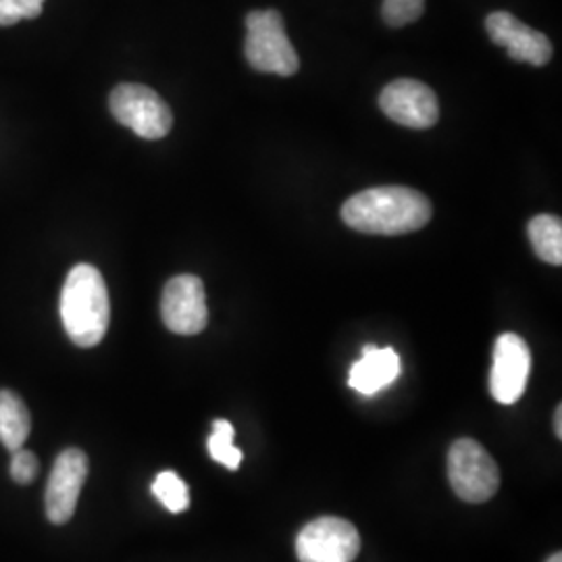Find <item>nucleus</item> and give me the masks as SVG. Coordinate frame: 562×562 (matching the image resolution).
<instances>
[{"label":"nucleus","instance_id":"1","mask_svg":"<svg viewBox=\"0 0 562 562\" xmlns=\"http://www.w3.org/2000/svg\"><path fill=\"white\" fill-rule=\"evenodd\" d=\"M431 202L422 192L385 186L355 194L341 206V220L362 234L402 236L425 227L431 220Z\"/></svg>","mask_w":562,"mask_h":562},{"label":"nucleus","instance_id":"2","mask_svg":"<svg viewBox=\"0 0 562 562\" xmlns=\"http://www.w3.org/2000/svg\"><path fill=\"white\" fill-rule=\"evenodd\" d=\"M60 319L67 336L80 348H92L106 336L111 302L97 267L81 262L69 271L60 294Z\"/></svg>","mask_w":562,"mask_h":562},{"label":"nucleus","instance_id":"3","mask_svg":"<svg viewBox=\"0 0 562 562\" xmlns=\"http://www.w3.org/2000/svg\"><path fill=\"white\" fill-rule=\"evenodd\" d=\"M244 53L252 69L261 74L294 76L301 67L299 55L285 34L280 11H252L246 18Z\"/></svg>","mask_w":562,"mask_h":562},{"label":"nucleus","instance_id":"4","mask_svg":"<svg viewBox=\"0 0 562 562\" xmlns=\"http://www.w3.org/2000/svg\"><path fill=\"white\" fill-rule=\"evenodd\" d=\"M448 480L464 503H487L501 487V469L482 443L462 438L448 450Z\"/></svg>","mask_w":562,"mask_h":562},{"label":"nucleus","instance_id":"5","mask_svg":"<svg viewBox=\"0 0 562 562\" xmlns=\"http://www.w3.org/2000/svg\"><path fill=\"white\" fill-rule=\"evenodd\" d=\"M113 117L144 140H159L171 132L173 115L161 97L142 83H121L109 99Z\"/></svg>","mask_w":562,"mask_h":562},{"label":"nucleus","instance_id":"6","mask_svg":"<svg viewBox=\"0 0 562 562\" xmlns=\"http://www.w3.org/2000/svg\"><path fill=\"white\" fill-rule=\"evenodd\" d=\"M361 552L357 527L340 517H319L302 527L296 538L301 562H352Z\"/></svg>","mask_w":562,"mask_h":562},{"label":"nucleus","instance_id":"7","mask_svg":"<svg viewBox=\"0 0 562 562\" xmlns=\"http://www.w3.org/2000/svg\"><path fill=\"white\" fill-rule=\"evenodd\" d=\"M162 323L178 336H196L206 327V294L196 276H178L167 281L161 299Z\"/></svg>","mask_w":562,"mask_h":562},{"label":"nucleus","instance_id":"8","mask_svg":"<svg viewBox=\"0 0 562 562\" xmlns=\"http://www.w3.org/2000/svg\"><path fill=\"white\" fill-rule=\"evenodd\" d=\"M88 477V457L80 448L63 450L46 483V517L55 525L71 521Z\"/></svg>","mask_w":562,"mask_h":562},{"label":"nucleus","instance_id":"9","mask_svg":"<svg viewBox=\"0 0 562 562\" xmlns=\"http://www.w3.org/2000/svg\"><path fill=\"white\" fill-rule=\"evenodd\" d=\"M531 373V350L517 334H503L494 346L490 392L501 404H515L525 394Z\"/></svg>","mask_w":562,"mask_h":562},{"label":"nucleus","instance_id":"10","mask_svg":"<svg viewBox=\"0 0 562 562\" xmlns=\"http://www.w3.org/2000/svg\"><path fill=\"white\" fill-rule=\"evenodd\" d=\"M380 106L390 120L413 130H427L440 120L438 97L423 81H392L383 88Z\"/></svg>","mask_w":562,"mask_h":562},{"label":"nucleus","instance_id":"11","mask_svg":"<svg viewBox=\"0 0 562 562\" xmlns=\"http://www.w3.org/2000/svg\"><path fill=\"white\" fill-rule=\"evenodd\" d=\"M485 30L494 44L508 50V57L513 60L542 67L552 59V44L548 36L538 30H531L529 25H525L506 11H496L487 15Z\"/></svg>","mask_w":562,"mask_h":562},{"label":"nucleus","instance_id":"12","mask_svg":"<svg viewBox=\"0 0 562 562\" xmlns=\"http://www.w3.org/2000/svg\"><path fill=\"white\" fill-rule=\"evenodd\" d=\"M401 357L394 348H378L373 344L362 348V357L352 364L348 385L362 396H375L392 385L401 375Z\"/></svg>","mask_w":562,"mask_h":562},{"label":"nucleus","instance_id":"13","mask_svg":"<svg viewBox=\"0 0 562 562\" xmlns=\"http://www.w3.org/2000/svg\"><path fill=\"white\" fill-rule=\"evenodd\" d=\"M30 411L15 392L0 390V442L15 452L30 438Z\"/></svg>","mask_w":562,"mask_h":562},{"label":"nucleus","instance_id":"14","mask_svg":"<svg viewBox=\"0 0 562 562\" xmlns=\"http://www.w3.org/2000/svg\"><path fill=\"white\" fill-rule=\"evenodd\" d=\"M529 241L538 259L550 265H562V222L554 215H538L527 227Z\"/></svg>","mask_w":562,"mask_h":562},{"label":"nucleus","instance_id":"15","mask_svg":"<svg viewBox=\"0 0 562 562\" xmlns=\"http://www.w3.org/2000/svg\"><path fill=\"white\" fill-rule=\"evenodd\" d=\"M209 454L213 461L238 471L241 464V450L234 446V425L225 419L213 423V434L209 438Z\"/></svg>","mask_w":562,"mask_h":562},{"label":"nucleus","instance_id":"16","mask_svg":"<svg viewBox=\"0 0 562 562\" xmlns=\"http://www.w3.org/2000/svg\"><path fill=\"white\" fill-rule=\"evenodd\" d=\"M153 494L169 513H183L190 506V492L178 473L162 471L153 482Z\"/></svg>","mask_w":562,"mask_h":562},{"label":"nucleus","instance_id":"17","mask_svg":"<svg viewBox=\"0 0 562 562\" xmlns=\"http://www.w3.org/2000/svg\"><path fill=\"white\" fill-rule=\"evenodd\" d=\"M425 11V0H383V21L392 27L415 23Z\"/></svg>","mask_w":562,"mask_h":562},{"label":"nucleus","instance_id":"18","mask_svg":"<svg viewBox=\"0 0 562 562\" xmlns=\"http://www.w3.org/2000/svg\"><path fill=\"white\" fill-rule=\"evenodd\" d=\"M44 0H0V25L34 20L42 13Z\"/></svg>","mask_w":562,"mask_h":562},{"label":"nucleus","instance_id":"19","mask_svg":"<svg viewBox=\"0 0 562 562\" xmlns=\"http://www.w3.org/2000/svg\"><path fill=\"white\" fill-rule=\"evenodd\" d=\"M38 469H41V464H38V459H36L34 452L23 450V448L13 452L11 467H9L13 482L20 483V485L34 482L36 475H38Z\"/></svg>","mask_w":562,"mask_h":562},{"label":"nucleus","instance_id":"20","mask_svg":"<svg viewBox=\"0 0 562 562\" xmlns=\"http://www.w3.org/2000/svg\"><path fill=\"white\" fill-rule=\"evenodd\" d=\"M554 434H557V438L562 440V406L559 404L557 406V411H554Z\"/></svg>","mask_w":562,"mask_h":562},{"label":"nucleus","instance_id":"21","mask_svg":"<svg viewBox=\"0 0 562 562\" xmlns=\"http://www.w3.org/2000/svg\"><path fill=\"white\" fill-rule=\"evenodd\" d=\"M546 562H562L561 552H554V554H552V557H550V559H548Z\"/></svg>","mask_w":562,"mask_h":562}]
</instances>
